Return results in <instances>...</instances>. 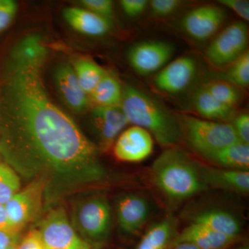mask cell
Here are the masks:
<instances>
[{"label": "cell", "instance_id": "obj_7", "mask_svg": "<svg viewBox=\"0 0 249 249\" xmlns=\"http://www.w3.org/2000/svg\"><path fill=\"white\" fill-rule=\"evenodd\" d=\"M249 29L243 21L232 23L214 37L206 50V56L214 67L230 65L247 52Z\"/></svg>", "mask_w": 249, "mask_h": 249}, {"label": "cell", "instance_id": "obj_37", "mask_svg": "<svg viewBox=\"0 0 249 249\" xmlns=\"http://www.w3.org/2000/svg\"><path fill=\"white\" fill-rule=\"evenodd\" d=\"M172 249H201L199 247L189 243H179L174 245L171 247Z\"/></svg>", "mask_w": 249, "mask_h": 249}, {"label": "cell", "instance_id": "obj_31", "mask_svg": "<svg viewBox=\"0 0 249 249\" xmlns=\"http://www.w3.org/2000/svg\"><path fill=\"white\" fill-rule=\"evenodd\" d=\"M232 125L241 142L249 143V115L248 113H242L234 116Z\"/></svg>", "mask_w": 249, "mask_h": 249}, {"label": "cell", "instance_id": "obj_13", "mask_svg": "<svg viewBox=\"0 0 249 249\" xmlns=\"http://www.w3.org/2000/svg\"><path fill=\"white\" fill-rule=\"evenodd\" d=\"M91 123L99 141V150L107 151L129 122L121 107L96 106L91 112Z\"/></svg>", "mask_w": 249, "mask_h": 249}, {"label": "cell", "instance_id": "obj_5", "mask_svg": "<svg viewBox=\"0 0 249 249\" xmlns=\"http://www.w3.org/2000/svg\"><path fill=\"white\" fill-rule=\"evenodd\" d=\"M73 215L72 225L90 245L107 240L112 227V211L106 196H89L80 201Z\"/></svg>", "mask_w": 249, "mask_h": 249}, {"label": "cell", "instance_id": "obj_11", "mask_svg": "<svg viewBox=\"0 0 249 249\" xmlns=\"http://www.w3.org/2000/svg\"><path fill=\"white\" fill-rule=\"evenodd\" d=\"M226 18L220 6L204 5L189 11L181 21V27L194 40H207L217 32Z\"/></svg>", "mask_w": 249, "mask_h": 249}, {"label": "cell", "instance_id": "obj_33", "mask_svg": "<svg viewBox=\"0 0 249 249\" xmlns=\"http://www.w3.org/2000/svg\"><path fill=\"white\" fill-rule=\"evenodd\" d=\"M218 2L224 7L232 10L244 20H249V2L246 0H219Z\"/></svg>", "mask_w": 249, "mask_h": 249}, {"label": "cell", "instance_id": "obj_34", "mask_svg": "<svg viewBox=\"0 0 249 249\" xmlns=\"http://www.w3.org/2000/svg\"><path fill=\"white\" fill-rule=\"evenodd\" d=\"M18 249H46L40 232L37 229H32L19 241Z\"/></svg>", "mask_w": 249, "mask_h": 249}, {"label": "cell", "instance_id": "obj_24", "mask_svg": "<svg viewBox=\"0 0 249 249\" xmlns=\"http://www.w3.org/2000/svg\"><path fill=\"white\" fill-rule=\"evenodd\" d=\"M71 66L80 86L88 96L91 94L106 73L103 67L89 59H77Z\"/></svg>", "mask_w": 249, "mask_h": 249}, {"label": "cell", "instance_id": "obj_27", "mask_svg": "<svg viewBox=\"0 0 249 249\" xmlns=\"http://www.w3.org/2000/svg\"><path fill=\"white\" fill-rule=\"evenodd\" d=\"M224 81L235 87L248 88L249 85V53L248 51L229 65L224 74Z\"/></svg>", "mask_w": 249, "mask_h": 249}, {"label": "cell", "instance_id": "obj_4", "mask_svg": "<svg viewBox=\"0 0 249 249\" xmlns=\"http://www.w3.org/2000/svg\"><path fill=\"white\" fill-rule=\"evenodd\" d=\"M175 116L181 138L203 157L240 142L229 123L206 120L186 114Z\"/></svg>", "mask_w": 249, "mask_h": 249}, {"label": "cell", "instance_id": "obj_6", "mask_svg": "<svg viewBox=\"0 0 249 249\" xmlns=\"http://www.w3.org/2000/svg\"><path fill=\"white\" fill-rule=\"evenodd\" d=\"M37 230L46 249H92L78 235L62 207L51 209Z\"/></svg>", "mask_w": 249, "mask_h": 249}, {"label": "cell", "instance_id": "obj_39", "mask_svg": "<svg viewBox=\"0 0 249 249\" xmlns=\"http://www.w3.org/2000/svg\"><path fill=\"white\" fill-rule=\"evenodd\" d=\"M1 147H0V160H1Z\"/></svg>", "mask_w": 249, "mask_h": 249}, {"label": "cell", "instance_id": "obj_29", "mask_svg": "<svg viewBox=\"0 0 249 249\" xmlns=\"http://www.w3.org/2000/svg\"><path fill=\"white\" fill-rule=\"evenodd\" d=\"M182 4L178 0H152L149 1V7L153 16L165 18L173 14Z\"/></svg>", "mask_w": 249, "mask_h": 249}, {"label": "cell", "instance_id": "obj_14", "mask_svg": "<svg viewBox=\"0 0 249 249\" xmlns=\"http://www.w3.org/2000/svg\"><path fill=\"white\" fill-rule=\"evenodd\" d=\"M196 62L189 56L180 57L169 62L157 72L155 85L163 92L176 94L191 84L196 72Z\"/></svg>", "mask_w": 249, "mask_h": 249}, {"label": "cell", "instance_id": "obj_30", "mask_svg": "<svg viewBox=\"0 0 249 249\" xmlns=\"http://www.w3.org/2000/svg\"><path fill=\"white\" fill-rule=\"evenodd\" d=\"M18 9L17 2L14 0H0V34L11 25Z\"/></svg>", "mask_w": 249, "mask_h": 249}, {"label": "cell", "instance_id": "obj_36", "mask_svg": "<svg viewBox=\"0 0 249 249\" xmlns=\"http://www.w3.org/2000/svg\"><path fill=\"white\" fill-rule=\"evenodd\" d=\"M18 237H19V234L0 232V249H8L11 244Z\"/></svg>", "mask_w": 249, "mask_h": 249}, {"label": "cell", "instance_id": "obj_20", "mask_svg": "<svg viewBox=\"0 0 249 249\" xmlns=\"http://www.w3.org/2000/svg\"><path fill=\"white\" fill-rule=\"evenodd\" d=\"M192 102L196 112L206 120L227 123L236 115L235 108L219 102L201 86L195 92Z\"/></svg>", "mask_w": 249, "mask_h": 249}, {"label": "cell", "instance_id": "obj_25", "mask_svg": "<svg viewBox=\"0 0 249 249\" xmlns=\"http://www.w3.org/2000/svg\"><path fill=\"white\" fill-rule=\"evenodd\" d=\"M213 96L219 102L235 108L240 102V91L234 86L224 80H213L201 85Z\"/></svg>", "mask_w": 249, "mask_h": 249}, {"label": "cell", "instance_id": "obj_35", "mask_svg": "<svg viewBox=\"0 0 249 249\" xmlns=\"http://www.w3.org/2000/svg\"><path fill=\"white\" fill-rule=\"evenodd\" d=\"M0 232H14L10 224L4 205L0 204ZM18 234V233H16Z\"/></svg>", "mask_w": 249, "mask_h": 249}, {"label": "cell", "instance_id": "obj_23", "mask_svg": "<svg viewBox=\"0 0 249 249\" xmlns=\"http://www.w3.org/2000/svg\"><path fill=\"white\" fill-rule=\"evenodd\" d=\"M89 96L96 106L120 107L123 88L117 78L106 71Z\"/></svg>", "mask_w": 249, "mask_h": 249}, {"label": "cell", "instance_id": "obj_22", "mask_svg": "<svg viewBox=\"0 0 249 249\" xmlns=\"http://www.w3.org/2000/svg\"><path fill=\"white\" fill-rule=\"evenodd\" d=\"M204 158L222 168L249 170V145L238 142L213 152Z\"/></svg>", "mask_w": 249, "mask_h": 249}, {"label": "cell", "instance_id": "obj_16", "mask_svg": "<svg viewBox=\"0 0 249 249\" xmlns=\"http://www.w3.org/2000/svg\"><path fill=\"white\" fill-rule=\"evenodd\" d=\"M55 80L60 96L70 109L76 112L86 109L89 104L88 95L80 86L71 65H60L55 71Z\"/></svg>", "mask_w": 249, "mask_h": 249}, {"label": "cell", "instance_id": "obj_32", "mask_svg": "<svg viewBox=\"0 0 249 249\" xmlns=\"http://www.w3.org/2000/svg\"><path fill=\"white\" fill-rule=\"evenodd\" d=\"M120 4L126 16L135 18L141 16L146 10L149 1L146 0H121Z\"/></svg>", "mask_w": 249, "mask_h": 249}, {"label": "cell", "instance_id": "obj_1", "mask_svg": "<svg viewBox=\"0 0 249 249\" xmlns=\"http://www.w3.org/2000/svg\"><path fill=\"white\" fill-rule=\"evenodd\" d=\"M47 55L36 36H26L11 51L3 87L7 135L0 147L19 177L45 182L44 203L51 205L103 182L107 173L98 147L49 97L42 76Z\"/></svg>", "mask_w": 249, "mask_h": 249}, {"label": "cell", "instance_id": "obj_18", "mask_svg": "<svg viewBox=\"0 0 249 249\" xmlns=\"http://www.w3.org/2000/svg\"><path fill=\"white\" fill-rule=\"evenodd\" d=\"M63 17L73 30L83 35L98 37L106 35L111 29L109 19L83 8H67L64 10Z\"/></svg>", "mask_w": 249, "mask_h": 249}, {"label": "cell", "instance_id": "obj_19", "mask_svg": "<svg viewBox=\"0 0 249 249\" xmlns=\"http://www.w3.org/2000/svg\"><path fill=\"white\" fill-rule=\"evenodd\" d=\"M191 221L233 238H237L242 230L238 218L223 209H211L199 211L192 216Z\"/></svg>", "mask_w": 249, "mask_h": 249}, {"label": "cell", "instance_id": "obj_10", "mask_svg": "<svg viewBox=\"0 0 249 249\" xmlns=\"http://www.w3.org/2000/svg\"><path fill=\"white\" fill-rule=\"evenodd\" d=\"M150 203L136 193H124L115 204L116 220L119 229L127 235H135L144 227L150 215Z\"/></svg>", "mask_w": 249, "mask_h": 249}, {"label": "cell", "instance_id": "obj_3", "mask_svg": "<svg viewBox=\"0 0 249 249\" xmlns=\"http://www.w3.org/2000/svg\"><path fill=\"white\" fill-rule=\"evenodd\" d=\"M120 107L129 124L145 129L161 146L175 147L181 139L175 116L142 89L126 86Z\"/></svg>", "mask_w": 249, "mask_h": 249}, {"label": "cell", "instance_id": "obj_12", "mask_svg": "<svg viewBox=\"0 0 249 249\" xmlns=\"http://www.w3.org/2000/svg\"><path fill=\"white\" fill-rule=\"evenodd\" d=\"M154 150L153 137L139 126L124 129L114 143V154L118 160L137 163L146 160Z\"/></svg>", "mask_w": 249, "mask_h": 249}, {"label": "cell", "instance_id": "obj_26", "mask_svg": "<svg viewBox=\"0 0 249 249\" xmlns=\"http://www.w3.org/2000/svg\"><path fill=\"white\" fill-rule=\"evenodd\" d=\"M20 189V177L9 164L0 161V204L7 203Z\"/></svg>", "mask_w": 249, "mask_h": 249}, {"label": "cell", "instance_id": "obj_17", "mask_svg": "<svg viewBox=\"0 0 249 249\" xmlns=\"http://www.w3.org/2000/svg\"><path fill=\"white\" fill-rule=\"evenodd\" d=\"M236 238L214 231L200 224L192 223L174 237L170 248L179 243H189L201 249H224Z\"/></svg>", "mask_w": 249, "mask_h": 249}, {"label": "cell", "instance_id": "obj_15", "mask_svg": "<svg viewBox=\"0 0 249 249\" xmlns=\"http://www.w3.org/2000/svg\"><path fill=\"white\" fill-rule=\"evenodd\" d=\"M198 170L205 184L229 192L248 194L249 170H237L214 168L197 163Z\"/></svg>", "mask_w": 249, "mask_h": 249}, {"label": "cell", "instance_id": "obj_21", "mask_svg": "<svg viewBox=\"0 0 249 249\" xmlns=\"http://www.w3.org/2000/svg\"><path fill=\"white\" fill-rule=\"evenodd\" d=\"M177 219L168 216L147 229L135 249H169L177 235Z\"/></svg>", "mask_w": 249, "mask_h": 249}, {"label": "cell", "instance_id": "obj_2", "mask_svg": "<svg viewBox=\"0 0 249 249\" xmlns=\"http://www.w3.org/2000/svg\"><path fill=\"white\" fill-rule=\"evenodd\" d=\"M150 173L154 184L172 201L186 200L208 188L197 163L177 147L162 152L154 161Z\"/></svg>", "mask_w": 249, "mask_h": 249}, {"label": "cell", "instance_id": "obj_38", "mask_svg": "<svg viewBox=\"0 0 249 249\" xmlns=\"http://www.w3.org/2000/svg\"><path fill=\"white\" fill-rule=\"evenodd\" d=\"M235 249H249V247L247 246H243V247H239V248H237Z\"/></svg>", "mask_w": 249, "mask_h": 249}, {"label": "cell", "instance_id": "obj_28", "mask_svg": "<svg viewBox=\"0 0 249 249\" xmlns=\"http://www.w3.org/2000/svg\"><path fill=\"white\" fill-rule=\"evenodd\" d=\"M80 2L83 9L101 17L109 19L114 16V3L110 0H82Z\"/></svg>", "mask_w": 249, "mask_h": 249}, {"label": "cell", "instance_id": "obj_8", "mask_svg": "<svg viewBox=\"0 0 249 249\" xmlns=\"http://www.w3.org/2000/svg\"><path fill=\"white\" fill-rule=\"evenodd\" d=\"M45 183L42 180L30 181L4 204L13 231L19 234L40 212L45 199Z\"/></svg>", "mask_w": 249, "mask_h": 249}, {"label": "cell", "instance_id": "obj_9", "mask_svg": "<svg viewBox=\"0 0 249 249\" xmlns=\"http://www.w3.org/2000/svg\"><path fill=\"white\" fill-rule=\"evenodd\" d=\"M174 52L173 46L164 41H142L129 48L127 59L134 71L141 76H147L163 69Z\"/></svg>", "mask_w": 249, "mask_h": 249}]
</instances>
